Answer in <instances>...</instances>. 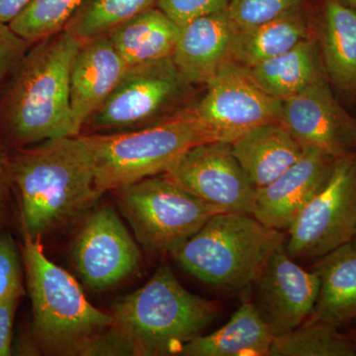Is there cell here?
I'll use <instances>...</instances> for the list:
<instances>
[{"instance_id":"cell-1","label":"cell","mask_w":356,"mask_h":356,"mask_svg":"<svg viewBox=\"0 0 356 356\" xmlns=\"http://www.w3.org/2000/svg\"><path fill=\"white\" fill-rule=\"evenodd\" d=\"M220 313L218 302L188 291L172 268L163 266L144 286L114 302L113 322L88 356L178 355Z\"/></svg>"},{"instance_id":"cell-2","label":"cell","mask_w":356,"mask_h":356,"mask_svg":"<svg viewBox=\"0 0 356 356\" xmlns=\"http://www.w3.org/2000/svg\"><path fill=\"white\" fill-rule=\"evenodd\" d=\"M23 236L41 240L79 218L102 197L83 136L19 147L10 156Z\"/></svg>"},{"instance_id":"cell-3","label":"cell","mask_w":356,"mask_h":356,"mask_svg":"<svg viewBox=\"0 0 356 356\" xmlns=\"http://www.w3.org/2000/svg\"><path fill=\"white\" fill-rule=\"evenodd\" d=\"M69 31L33 44L0 100V128L18 147L74 137L70 76L81 47Z\"/></svg>"},{"instance_id":"cell-4","label":"cell","mask_w":356,"mask_h":356,"mask_svg":"<svg viewBox=\"0 0 356 356\" xmlns=\"http://www.w3.org/2000/svg\"><path fill=\"white\" fill-rule=\"evenodd\" d=\"M32 302V336L55 355L88 356L98 337L113 322L84 296L76 280L44 254L41 240L23 236L21 248Z\"/></svg>"},{"instance_id":"cell-5","label":"cell","mask_w":356,"mask_h":356,"mask_svg":"<svg viewBox=\"0 0 356 356\" xmlns=\"http://www.w3.org/2000/svg\"><path fill=\"white\" fill-rule=\"evenodd\" d=\"M285 242L282 231L252 215L217 213L172 257L201 282L236 293L254 284L267 259Z\"/></svg>"},{"instance_id":"cell-6","label":"cell","mask_w":356,"mask_h":356,"mask_svg":"<svg viewBox=\"0 0 356 356\" xmlns=\"http://www.w3.org/2000/svg\"><path fill=\"white\" fill-rule=\"evenodd\" d=\"M192 107L140 130L81 135L90 154L98 191L103 195L163 175L187 149L208 143Z\"/></svg>"},{"instance_id":"cell-7","label":"cell","mask_w":356,"mask_h":356,"mask_svg":"<svg viewBox=\"0 0 356 356\" xmlns=\"http://www.w3.org/2000/svg\"><path fill=\"white\" fill-rule=\"evenodd\" d=\"M194 89L172 57L132 65L83 128L113 134L151 127L191 108Z\"/></svg>"},{"instance_id":"cell-8","label":"cell","mask_w":356,"mask_h":356,"mask_svg":"<svg viewBox=\"0 0 356 356\" xmlns=\"http://www.w3.org/2000/svg\"><path fill=\"white\" fill-rule=\"evenodd\" d=\"M112 193L138 242L152 254L172 255L219 213L163 175Z\"/></svg>"},{"instance_id":"cell-9","label":"cell","mask_w":356,"mask_h":356,"mask_svg":"<svg viewBox=\"0 0 356 356\" xmlns=\"http://www.w3.org/2000/svg\"><path fill=\"white\" fill-rule=\"evenodd\" d=\"M293 259H321L353 242L356 234V152L337 158L325 186L287 229Z\"/></svg>"},{"instance_id":"cell-10","label":"cell","mask_w":356,"mask_h":356,"mask_svg":"<svg viewBox=\"0 0 356 356\" xmlns=\"http://www.w3.org/2000/svg\"><path fill=\"white\" fill-rule=\"evenodd\" d=\"M192 107L207 142L232 144L264 124L280 123L282 102L254 83L245 67L233 60L222 65Z\"/></svg>"},{"instance_id":"cell-11","label":"cell","mask_w":356,"mask_h":356,"mask_svg":"<svg viewBox=\"0 0 356 356\" xmlns=\"http://www.w3.org/2000/svg\"><path fill=\"white\" fill-rule=\"evenodd\" d=\"M163 175L219 213L252 215L254 186L228 143L192 147Z\"/></svg>"},{"instance_id":"cell-12","label":"cell","mask_w":356,"mask_h":356,"mask_svg":"<svg viewBox=\"0 0 356 356\" xmlns=\"http://www.w3.org/2000/svg\"><path fill=\"white\" fill-rule=\"evenodd\" d=\"M140 252L116 211L103 206L95 211L77 236L72 259L91 290H105L136 273Z\"/></svg>"},{"instance_id":"cell-13","label":"cell","mask_w":356,"mask_h":356,"mask_svg":"<svg viewBox=\"0 0 356 356\" xmlns=\"http://www.w3.org/2000/svg\"><path fill=\"white\" fill-rule=\"evenodd\" d=\"M255 307L274 337L300 327L315 308L320 280L287 254L285 243L267 259L255 280Z\"/></svg>"},{"instance_id":"cell-14","label":"cell","mask_w":356,"mask_h":356,"mask_svg":"<svg viewBox=\"0 0 356 356\" xmlns=\"http://www.w3.org/2000/svg\"><path fill=\"white\" fill-rule=\"evenodd\" d=\"M280 124L303 147L336 158L356 152V119L337 102L327 79L282 102Z\"/></svg>"},{"instance_id":"cell-15","label":"cell","mask_w":356,"mask_h":356,"mask_svg":"<svg viewBox=\"0 0 356 356\" xmlns=\"http://www.w3.org/2000/svg\"><path fill=\"white\" fill-rule=\"evenodd\" d=\"M336 156L316 147L303 154L280 177L255 189L252 216L268 228L284 231L327 184Z\"/></svg>"},{"instance_id":"cell-16","label":"cell","mask_w":356,"mask_h":356,"mask_svg":"<svg viewBox=\"0 0 356 356\" xmlns=\"http://www.w3.org/2000/svg\"><path fill=\"white\" fill-rule=\"evenodd\" d=\"M108 37L81 43L70 76V103L74 136L111 95L128 69Z\"/></svg>"},{"instance_id":"cell-17","label":"cell","mask_w":356,"mask_h":356,"mask_svg":"<svg viewBox=\"0 0 356 356\" xmlns=\"http://www.w3.org/2000/svg\"><path fill=\"white\" fill-rule=\"evenodd\" d=\"M235 27L227 10L202 16L180 28L172 58L193 86H207L231 60Z\"/></svg>"},{"instance_id":"cell-18","label":"cell","mask_w":356,"mask_h":356,"mask_svg":"<svg viewBox=\"0 0 356 356\" xmlns=\"http://www.w3.org/2000/svg\"><path fill=\"white\" fill-rule=\"evenodd\" d=\"M316 40L327 81L356 98V9L346 0H321Z\"/></svg>"},{"instance_id":"cell-19","label":"cell","mask_w":356,"mask_h":356,"mask_svg":"<svg viewBox=\"0 0 356 356\" xmlns=\"http://www.w3.org/2000/svg\"><path fill=\"white\" fill-rule=\"evenodd\" d=\"M232 151L254 188L280 177L303 154L304 147L280 123L257 126L231 144Z\"/></svg>"},{"instance_id":"cell-20","label":"cell","mask_w":356,"mask_h":356,"mask_svg":"<svg viewBox=\"0 0 356 356\" xmlns=\"http://www.w3.org/2000/svg\"><path fill=\"white\" fill-rule=\"evenodd\" d=\"M317 302L309 320L341 327L356 320V245L346 243L318 259ZM307 318V320H308Z\"/></svg>"},{"instance_id":"cell-21","label":"cell","mask_w":356,"mask_h":356,"mask_svg":"<svg viewBox=\"0 0 356 356\" xmlns=\"http://www.w3.org/2000/svg\"><path fill=\"white\" fill-rule=\"evenodd\" d=\"M274 334L254 302L245 300L222 327L185 344L180 356H268Z\"/></svg>"},{"instance_id":"cell-22","label":"cell","mask_w":356,"mask_h":356,"mask_svg":"<svg viewBox=\"0 0 356 356\" xmlns=\"http://www.w3.org/2000/svg\"><path fill=\"white\" fill-rule=\"evenodd\" d=\"M245 70L261 90L281 102L327 79L317 40L312 36L291 50Z\"/></svg>"},{"instance_id":"cell-23","label":"cell","mask_w":356,"mask_h":356,"mask_svg":"<svg viewBox=\"0 0 356 356\" xmlns=\"http://www.w3.org/2000/svg\"><path fill=\"white\" fill-rule=\"evenodd\" d=\"M310 36L303 7L247 29L236 30L231 60L248 69L291 50Z\"/></svg>"},{"instance_id":"cell-24","label":"cell","mask_w":356,"mask_h":356,"mask_svg":"<svg viewBox=\"0 0 356 356\" xmlns=\"http://www.w3.org/2000/svg\"><path fill=\"white\" fill-rule=\"evenodd\" d=\"M180 27L154 6L119 25L107 35L128 67L172 57Z\"/></svg>"},{"instance_id":"cell-25","label":"cell","mask_w":356,"mask_h":356,"mask_svg":"<svg viewBox=\"0 0 356 356\" xmlns=\"http://www.w3.org/2000/svg\"><path fill=\"white\" fill-rule=\"evenodd\" d=\"M356 346L339 327L307 320L300 327L274 337L268 356H355Z\"/></svg>"},{"instance_id":"cell-26","label":"cell","mask_w":356,"mask_h":356,"mask_svg":"<svg viewBox=\"0 0 356 356\" xmlns=\"http://www.w3.org/2000/svg\"><path fill=\"white\" fill-rule=\"evenodd\" d=\"M156 4V0H83L65 29L84 43L107 36L119 25Z\"/></svg>"},{"instance_id":"cell-27","label":"cell","mask_w":356,"mask_h":356,"mask_svg":"<svg viewBox=\"0 0 356 356\" xmlns=\"http://www.w3.org/2000/svg\"><path fill=\"white\" fill-rule=\"evenodd\" d=\"M83 0H33L10 23L19 36L35 44L65 29Z\"/></svg>"},{"instance_id":"cell-28","label":"cell","mask_w":356,"mask_h":356,"mask_svg":"<svg viewBox=\"0 0 356 356\" xmlns=\"http://www.w3.org/2000/svg\"><path fill=\"white\" fill-rule=\"evenodd\" d=\"M304 0H229L227 13L236 30L261 24L302 6Z\"/></svg>"},{"instance_id":"cell-29","label":"cell","mask_w":356,"mask_h":356,"mask_svg":"<svg viewBox=\"0 0 356 356\" xmlns=\"http://www.w3.org/2000/svg\"><path fill=\"white\" fill-rule=\"evenodd\" d=\"M22 254L9 233H0V302L24 295Z\"/></svg>"},{"instance_id":"cell-30","label":"cell","mask_w":356,"mask_h":356,"mask_svg":"<svg viewBox=\"0 0 356 356\" xmlns=\"http://www.w3.org/2000/svg\"><path fill=\"white\" fill-rule=\"evenodd\" d=\"M229 0H156V6L180 28L191 21L227 10Z\"/></svg>"},{"instance_id":"cell-31","label":"cell","mask_w":356,"mask_h":356,"mask_svg":"<svg viewBox=\"0 0 356 356\" xmlns=\"http://www.w3.org/2000/svg\"><path fill=\"white\" fill-rule=\"evenodd\" d=\"M32 43L19 36L10 25L0 22V86L20 64Z\"/></svg>"},{"instance_id":"cell-32","label":"cell","mask_w":356,"mask_h":356,"mask_svg":"<svg viewBox=\"0 0 356 356\" xmlns=\"http://www.w3.org/2000/svg\"><path fill=\"white\" fill-rule=\"evenodd\" d=\"M17 297L0 302V356L13 355V324Z\"/></svg>"},{"instance_id":"cell-33","label":"cell","mask_w":356,"mask_h":356,"mask_svg":"<svg viewBox=\"0 0 356 356\" xmlns=\"http://www.w3.org/2000/svg\"><path fill=\"white\" fill-rule=\"evenodd\" d=\"M10 156H7L0 145V227L6 221L10 192L13 191Z\"/></svg>"},{"instance_id":"cell-34","label":"cell","mask_w":356,"mask_h":356,"mask_svg":"<svg viewBox=\"0 0 356 356\" xmlns=\"http://www.w3.org/2000/svg\"><path fill=\"white\" fill-rule=\"evenodd\" d=\"M33 0H0V22L10 24Z\"/></svg>"},{"instance_id":"cell-35","label":"cell","mask_w":356,"mask_h":356,"mask_svg":"<svg viewBox=\"0 0 356 356\" xmlns=\"http://www.w3.org/2000/svg\"><path fill=\"white\" fill-rule=\"evenodd\" d=\"M348 336H350V339H353V341L355 343L356 346V330H353Z\"/></svg>"},{"instance_id":"cell-36","label":"cell","mask_w":356,"mask_h":356,"mask_svg":"<svg viewBox=\"0 0 356 356\" xmlns=\"http://www.w3.org/2000/svg\"><path fill=\"white\" fill-rule=\"evenodd\" d=\"M350 6H353V8L356 9V0H346Z\"/></svg>"},{"instance_id":"cell-37","label":"cell","mask_w":356,"mask_h":356,"mask_svg":"<svg viewBox=\"0 0 356 356\" xmlns=\"http://www.w3.org/2000/svg\"><path fill=\"white\" fill-rule=\"evenodd\" d=\"M353 243H355V245H356V234L355 238H353Z\"/></svg>"},{"instance_id":"cell-38","label":"cell","mask_w":356,"mask_h":356,"mask_svg":"<svg viewBox=\"0 0 356 356\" xmlns=\"http://www.w3.org/2000/svg\"><path fill=\"white\" fill-rule=\"evenodd\" d=\"M355 323H356V320H355ZM353 330H356V325H355V329H353Z\"/></svg>"}]
</instances>
